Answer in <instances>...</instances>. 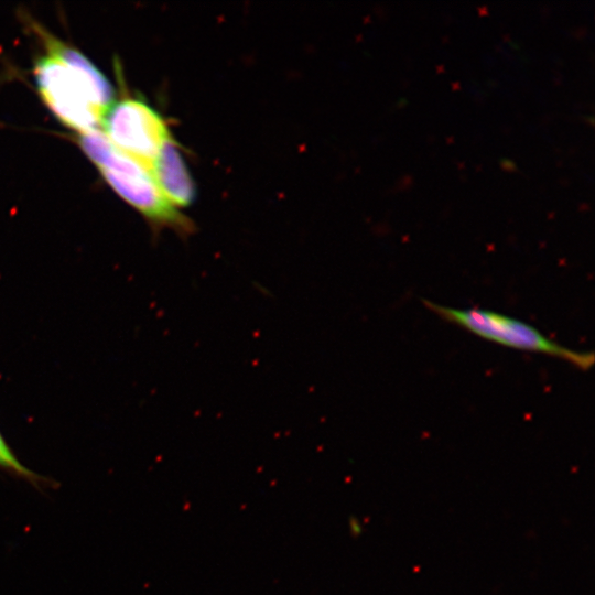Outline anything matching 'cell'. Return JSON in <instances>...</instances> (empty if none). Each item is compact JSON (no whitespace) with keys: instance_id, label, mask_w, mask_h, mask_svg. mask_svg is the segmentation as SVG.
Instances as JSON below:
<instances>
[{"instance_id":"cell-4","label":"cell","mask_w":595,"mask_h":595,"mask_svg":"<svg viewBox=\"0 0 595 595\" xmlns=\"http://www.w3.org/2000/svg\"><path fill=\"white\" fill-rule=\"evenodd\" d=\"M106 138L120 151L151 167L171 134L163 117L144 100L125 97L101 120Z\"/></svg>"},{"instance_id":"cell-5","label":"cell","mask_w":595,"mask_h":595,"mask_svg":"<svg viewBox=\"0 0 595 595\" xmlns=\"http://www.w3.org/2000/svg\"><path fill=\"white\" fill-rule=\"evenodd\" d=\"M160 190L177 207H186L195 197V185L178 145L165 142L150 167Z\"/></svg>"},{"instance_id":"cell-6","label":"cell","mask_w":595,"mask_h":595,"mask_svg":"<svg viewBox=\"0 0 595 595\" xmlns=\"http://www.w3.org/2000/svg\"><path fill=\"white\" fill-rule=\"evenodd\" d=\"M0 470L20 478L26 479L32 483H41L44 480L39 474L28 468L20 462L18 456L13 453L8 442L3 437L0 431Z\"/></svg>"},{"instance_id":"cell-3","label":"cell","mask_w":595,"mask_h":595,"mask_svg":"<svg viewBox=\"0 0 595 595\" xmlns=\"http://www.w3.org/2000/svg\"><path fill=\"white\" fill-rule=\"evenodd\" d=\"M423 303L442 318L499 345L558 357L583 370L594 364L593 353L563 347L519 320L480 309L458 310L428 300Z\"/></svg>"},{"instance_id":"cell-1","label":"cell","mask_w":595,"mask_h":595,"mask_svg":"<svg viewBox=\"0 0 595 595\" xmlns=\"http://www.w3.org/2000/svg\"><path fill=\"white\" fill-rule=\"evenodd\" d=\"M41 35L46 52L34 67L41 98L67 127L80 133L95 130L112 104L110 83L80 52Z\"/></svg>"},{"instance_id":"cell-2","label":"cell","mask_w":595,"mask_h":595,"mask_svg":"<svg viewBox=\"0 0 595 595\" xmlns=\"http://www.w3.org/2000/svg\"><path fill=\"white\" fill-rule=\"evenodd\" d=\"M78 141L107 183L156 230L171 228L183 237L194 230L193 223L164 196L147 165L117 149L96 129L82 133Z\"/></svg>"},{"instance_id":"cell-7","label":"cell","mask_w":595,"mask_h":595,"mask_svg":"<svg viewBox=\"0 0 595 595\" xmlns=\"http://www.w3.org/2000/svg\"><path fill=\"white\" fill-rule=\"evenodd\" d=\"M350 528H351V532L355 534V536H359L360 532H361V526L359 523V521L357 519H351L350 521Z\"/></svg>"}]
</instances>
